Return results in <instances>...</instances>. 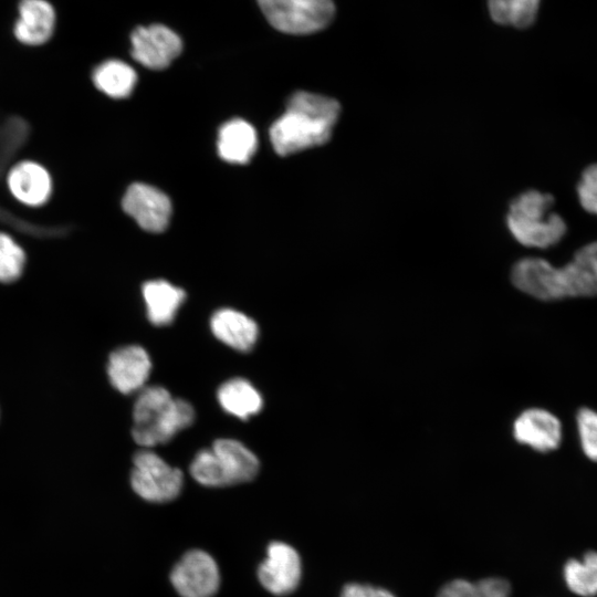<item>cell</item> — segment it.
<instances>
[{"instance_id":"obj_1","label":"cell","mask_w":597,"mask_h":597,"mask_svg":"<svg viewBox=\"0 0 597 597\" xmlns=\"http://www.w3.org/2000/svg\"><path fill=\"white\" fill-rule=\"evenodd\" d=\"M513 284L542 301L597 296V241L578 249L563 266L541 258H525L512 269Z\"/></svg>"},{"instance_id":"obj_2","label":"cell","mask_w":597,"mask_h":597,"mask_svg":"<svg viewBox=\"0 0 597 597\" xmlns=\"http://www.w3.org/2000/svg\"><path fill=\"white\" fill-rule=\"evenodd\" d=\"M339 113V103L334 98L296 92L287 101L285 113L270 128L274 150L286 156L325 144Z\"/></svg>"},{"instance_id":"obj_3","label":"cell","mask_w":597,"mask_h":597,"mask_svg":"<svg viewBox=\"0 0 597 597\" xmlns=\"http://www.w3.org/2000/svg\"><path fill=\"white\" fill-rule=\"evenodd\" d=\"M132 434L144 447L167 443L192 425L195 410L186 400L172 398L161 386H148L138 394L133 408Z\"/></svg>"},{"instance_id":"obj_4","label":"cell","mask_w":597,"mask_h":597,"mask_svg":"<svg viewBox=\"0 0 597 597\" xmlns=\"http://www.w3.org/2000/svg\"><path fill=\"white\" fill-rule=\"evenodd\" d=\"M554 202L552 195L538 190H527L511 201L506 223L517 242L530 248L545 249L563 239L567 226L553 211Z\"/></svg>"},{"instance_id":"obj_5","label":"cell","mask_w":597,"mask_h":597,"mask_svg":"<svg viewBox=\"0 0 597 597\" xmlns=\"http://www.w3.org/2000/svg\"><path fill=\"white\" fill-rule=\"evenodd\" d=\"M260 468L256 455L234 439H217L199 451L190 464L191 476L205 486H229L252 481Z\"/></svg>"},{"instance_id":"obj_6","label":"cell","mask_w":597,"mask_h":597,"mask_svg":"<svg viewBox=\"0 0 597 597\" xmlns=\"http://www.w3.org/2000/svg\"><path fill=\"white\" fill-rule=\"evenodd\" d=\"M270 24L290 34H310L326 28L334 18L332 0H258Z\"/></svg>"},{"instance_id":"obj_7","label":"cell","mask_w":597,"mask_h":597,"mask_svg":"<svg viewBox=\"0 0 597 597\" xmlns=\"http://www.w3.org/2000/svg\"><path fill=\"white\" fill-rule=\"evenodd\" d=\"M130 484L142 499L164 503L176 499L182 488V472L170 467L159 455L140 450L133 458Z\"/></svg>"},{"instance_id":"obj_8","label":"cell","mask_w":597,"mask_h":597,"mask_svg":"<svg viewBox=\"0 0 597 597\" xmlns=\"http://www.w3.org/2000/svg\"><path fill=\"white\" fill-rule=\"evenodd\" d=\"M170 582L181 597H212L220 586L216 561L207 552H187L174 566Z\"/></svg>"},{"instance_id":"obj_9","label":"cell","mask_w":597,"mask_h":597,"mask_svg":"<svg viewBox=\"0 0 597 597\" xmlns=\"http://www.w3.org/2000/svg\"><path fill=\"white\" fill-rule=\"evenodd\" d=\"M301 576L302 563L298 553L286 543H270L266 558L258 568L261 585L273 595L285 596L297 588Z\"/></svg>"},{"instance_id":"obj_10","label":"cell","mask_w":597,"mask_h":597,"mask_svg":"<svg viewBox=\"0 0 597 597\" xmlns=\"http://www.w3.org/2000/svg\"><path fill=\"white\" fill-rule=\"evenodd\" d=\"M123 211L146 231H164L171 216L170 199L159 189L142 184H132L122 199Z\"/></svg>"},{"instance_id":"obj_11","label":"cell","mask_w":597,"mask_h":597,"mask_svg":"<svg viewBox=\"0 0 597 597\" xmlns=\"http://www.w3.org/2000/svg\"><path fill=\"white\" fill-rule=\"evenodd\" d=\"M132 56L151 70L167 67L181 50L180 38L163 24L136 28L130 35Z\"/></svg>"},{"instance_id":"obj_12","label":"cell","mask_w":597,"mask_h":597,"mask_svg":"<svg viewBox=\"0 0 597 597\" xmlns=\"http://www.w3.org/2000/svg\"><path fill=\"white\" fill-rule=\"evenodd\" d=\"M10 195L27 207H41L52 195L53 181L48 169L33 160H20L7 172Z\"/></svg>"},{"instance_id":"obj_13","label":"cell","mask_w":597,"mask_h":597,"mask_svg":"<svg viewBox=\"0 0 597 597\" xmlns=\"http://www.w3.org/2000/svg\"><path fill=\"white\" fill-rule=\"evenodd\" d=\"M150 369V358L138 345L117 348L108 357V379L116 390L125 395L140 389Z\"/></svg>"},{"instance_id":"obj_14","label":"cell","mask_w":597,"mask_h":597,"mask_svg":"<svg viewBox=\"0 0 597 597\" xmlns=\"http://www.w3.org/2000/svg\"><path fill=\"white\" fill-rule=\"evenodd\" d=\"M513 434L520 443L538 452H548L557 449L562 441V425L549 411L531 408L515 419Z\"/></svg>"},{"instance_id":"obj_15","label":"cell","mask_w":597,"mask_h":597,"mask_svg":"<svg viewBox=\"0 0 597 597\" xmlns=\"http://www.w3.org/2000/svg\"><path fill=\"white\" fill-rule=\"evenodd\" d=\"M55 27V11L46 0H21L19 3V19L13 34L18 42L29 48L45 44L53 35Z\"/></svg>"},{"instance_id":"obj_16","label":"cell","mask_w":597,"mask_h":597,"mask_svg":"<svg viewBox=\"0 0 597 597\" xmlns=\"http://www.w3.org/2000/svg\"><path fill=\"white\" fill-rule=\"evenodd\" d=\"M212 334L228 346L250 352L259 336L258 324L245 314L232 308H220L210 320Z\"/></svg>"},{"instance_id":"obj_17","label":"cell","mask_w":597,"mask_h":597,"mask_svg":"<svg viewBox=\"0 0 597 597\" xmlns=\"http://www.w3.org/2000/svg\"><path fill=\"white\" fill-rule=\"evenodd\" d=\"M258 136L254 128L245 121L235 118L227 122L219 129L218 154L232 164H245L254 155Z\"/></svg>"},{"instance_id":"obj_18","label":"cell","mask_w":597,"mask_h":597,"mask_svg":"<svg viewBox=\"0 0 597 597\" xmlns=\"http://www.w3.org/2000/svg\"><path fill=\"white\" fill-rule=\"evenodd\" d=\"M148 321L156 326L169 325L186 298V292L165 280L148 281L143 285Z\"/></svg>"},{"instance_id":"obj_19","label":"cell","mask_w":597,"mask_h":597,"mask_svg":"<svg viewBox=\"0 0 597 597\" xmlns=\"http://www.w3.org/2000/svg\"><path fill=\"white\" fill-rule=\"evenodd\" d=\"M91 82L98 93L112 100H122L132 94L137 74L129 64L111 59L93 69Z\"/></svg>"},{"instance_id":"obj_20","label":"cell","mask_w":597,"mask_h":597,"mask_svg":"<svg viewBox=\"0 0 597 597\" xmlns=\"http://www.w3.org/2000/svg\"><path fill=\"white\" fill-rule=\"evenodd\" d=\"M220 406L229 413L247 420L263 405L259 391L245 379L233 378L223 383L217 392Z\"/></svg>"},{"instance_id":"obj_21","label":"cell","mask_w":597,"mask_h":597,"mask_svg":"<svg viewBox=\"0 0 597 597\" xmlns=\"http://www.w3.org/2000/svg\"><path fill=\"white\" fill-rule=\"evenodd\" d=\"M564 579L570 591L580 597L597 596V552H587L582 559H569Z\"/></svg>"},{"instance_id":"obj_22","label":"cell","mask_w":597,"mask_h":597,"mask_svg":"<svg viewBox=\"0 0 597 597\" xmlns=\"http://www.w3.org/2000/svg\"><path fill=\"white\" fill-rule=\"evenodd\" d=\"M541 0H489L491 18L499 24L526 28L537 15Z\"/></svg>"},{"instance_id":"obj_23","label":"cell","mask_w":597,"mask_h":597,"mask_svg":"<svg viewBox=\"0 0 597 597\" xmlns=\"http://www.w3.org/2000/svg\"><path fill=\"white\" fill-rule=\"evenodd\" d=\"M511 585L499 577L478 582L453 579L439 590L437 597H510Z\"/></svg>"},{"instance_id":"obj_24","label":"cell","mask_w":597,"mask_h":597,"mask_svg":"<svg viewBox=\"0 0 597 597\" xmlns=\"http://www.w3.org/2000/svg\"><path fill=\"white\" fill-rule=\"evenodd\" d=\"M27 266V253L8 232L0 230V284L18 282Z\"/></svg>"},{"instance_id":"obj_25","label":"cell","mask_w":597,"mask_h":597,"mask_svg":"<svg viewBox=\"0 0 597 597\" xmlns=\"http://www.w3.org/2000/svg\"><path fill=\"white\" fill-rule=\"evenodd\" d=\"M582 449L585 455L597 462V412L582 408L576 416Z\"/></svg>"},{"instance_id":"obj_26","label":"cell","mask_w":597,"mask_h":597,"mask_svg":"<svg viewBox=\"0 0 597 597\" xmlns=\"http://www.w3.org/2000/svg\"><path fill=\"white\" fill-rule=\"evenodd\" d=\"M577 196L580 206L589 213L597 216V164L588 166L577 184Z\"/></svg>"},{"instance_id":"obj_27","label":"cell","mask_w":597,"mask_h":597,"mask_svg":"<svg viewBox=\"0 0 597 597\" xmlns=\"http://www.w3.org/2000/svg\"><path fill=\"white\" fill-rule=\"evenodd\" d=\"M341 597H395V595L384 588L350 583L344 586Z\"/></svg>"}]
</instances>
